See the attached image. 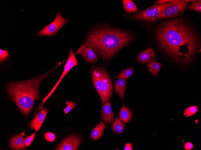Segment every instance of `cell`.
Listing matches in <instances>:
<instances>
[{
	"instance_id": "5",
	"label": "cell",
	"mask_w": 201,
	"mask_h": 150,
	"mask_svg": "<svg viewBox=\"0 0 201 150\" xmlns=\"http://www.w3.org/2000/svg\"><path fill=\"white\" fill-rule=\"evenodd\" d=\"M70 21L64 18L58 11L54 20L39 31L34 36H54L58 31Z\"/></svg>"
},
{
	"instance_id": "16",
	"label": "cell",
	"mask_w": 201,
	"mask_h": 150,
	"mask_svg": "<svg viewBox=\"0 0 201 150\" xmlns=\"http://www.w3.org/2000/svg\"><path fill=\"white\" fill-rule=\"evenodd\" d=\"M114 85L116 92L123 101L126 85L125 80L119 78L115 81Z\"/></svg>"
},
{
	"instance_id": "30",
	"label": "cell",
	"mask_w": 201,
	"mask_h": 150,
	"mask_svg": "<svg viewBox=\"0 0 201 150\" xmlns=\"http://www.w3.org/2000/svg\"><path fill=\"white\" fill-rule=\"evenodd\" d=\"M124 150H132L133 147L131 143H128L125 144Z\"/></svg>"
},
{
	"instance_id": "2",
	"label": "cell",
	"mask_w": 201,
	"mask_h": 150,
	"mask_svg": "<svg viewBox=\"0 0 201 150\" xmlns=\"http://www.w3.org/2000/svg\"><path fill=\"white\" fill-rule=\"evenodd\" d=\"M133 38L132 36L127 32L102 28L92 32L85 39V43L90 46L103 58L108 60Z\"/></svg>"
},
{
	"instance_id": "24",
	"label": "cell",
	"mask_w": 201,
	"mask_h": 150,
	"mask_svg": "<svg viewBox=\"0 0 201 150\" xmlns=\"http://www.w3.org/2000/svg\"><path fill=\"white\" fill-rule=\"evenodd\" d=\"M188 10H194L201 13V1L198 0L194 2L187 8Z\"/></svg>"
},
{
	"instance_id": "13",
	"label": "cell",
	"mask_w": 201,
	"mask_h": 150,
	"mask_svg": "<svg viewBox=\"0 0 201 150\" xmlns=\"http://www.w3.org/2000/svg\"><path fill=\"white\" fill-rule=\"evenodd\" d=\"M48 112L47 109L44 108L38 113L31 122L30 128L35 129L36 131H38L42 126Z\"/></svg>"
},
{
	"instance_id": "19",
	"label": "cell",
	"mask_w": 201,
	"mask_h": 150,
	"mask_svg": "<svg viewBox=\"0 0 201 150\" xmlns=\"http://www.w3.org/2000/svg\"><path fill=\"white\" fill-rule=\"evenodd\" d=\"M125 125L117 116L111 127V129L115 132L118 134L122 133L124 130Z\"/></svg>"
},
{
	"instance_id": "8",
	"label": "cell",
	"mask_w": 201,
	"mask_h": 150,
	"mask_svg": "<svg viewBox=\"0 0 201 150\" xmlns=\"http://www.w3.org/2000/svg\"><path fill=\"white\" fill-rule=\"evenodd\" d=\"M102 80L101 94L100 96L103 104L110 99L113 91L111 80L106 70L102 69Z\"/></svg>"
},
{
	"instance_id": "15",
	"label": "cell",
	"mask_w": 201,
	"mask_h": 150,
	"mask_svg": "<svg viewBox=\"0 0 201 150\" xmlns=\"http://www.w3.org/2000/svg\"><path fill=\"white\" fill-rule=\"evenodd\" d=\"M155 57L153 50L148 48L143 51L139 54L138 59L141 63L145 64L152 61Z\"/></svg>"
},
{
	"instance_id": "32",
	"label": "cell",
	"mask_w": 201,
	"mask_h": 150,
	"mask_svg": "<svg viewBox=\"0 0 201 150\" xmlns=\"http://www.w3.org/2000/svg\"><path fill=\"white\" fill-rule=\"evenodd\" d=\"M195 1H196V0H181V1H182V2H185V3H186L187 2H194Z\"/></svg>"
},
{
	"instance_id": "6",
	"label": "cell",
	"mask_w": 201,
	"mask_h": 150,
	"mask_svg": "<svg viewBox=\"0 0 201 150\" xmlns=\"http://www.w3.org/2000/svg\"><path fill=\"white\" fill-rule=\"evenodd\" d=\"M166 5L164 4L159 5H153L145 10L134 15L136 19L147 21H156V17L164 7Z\"/></svg>"
},
{
	"instance_id": "21",
	"label": "cell",
	"mask_w": 201,
	"mask_h": 150,
	"mask_svg": "<svg viewBox=\"0 0 201 150\" xmlns=\"http://www.w3.org/2000/svg\"><path fill=\"white\" fill-rule=\"evenodd\" d=\"M122 1L124 8L127 13L135 12L138 11V8L132 1L123 0Z\"/></svg>"
},
{
	"instance_id": "12",
	"label": "cell",
	"mask_w": 201,
	"mask_h": 150,
	"mask_svg": "<svg viewBox=\"0 0 201 150\" xmlns=\"http://www.w3.org/2000/svg\"><path fill=\"white\" fill-rule=\"evenodd\" d=\"M114 114L112 110L110 102L107 101L102 107L101 119L107 124L110 125L114 120Z\"/></svg>"
},
{
	"instance_id": "20",
	"label": "cell",
	"mask_w": 201,
	"mask_h": 150,
	"mask_svg": "<svg viewBox=\"0 0 201 150\" xmlns=\"http://www.w3.org/2000/svg\"><path fill=\"white\" fill-rule=\"evenodd\" d=\"M161 66V64L158 63L154 60L148 63L146 66L151 74L156 75L159 72Z\"/></svg>"
},
{
	"instance_id": "31",
	"label": "cell",
	"mask_w": 201,
	"mask_h": 150,
	"mask_svg": "<svg viewBox=\"0 0 201 150\" xmlns=\"http://www.w3.org/2000/svg\"><path fill=\"white\" fill-rule=\"evenodd\" d=\"M173 0H160L157 1L155 3V4H164L165 3H167L169 2H171Z\"/></svg>"
},
{
	"instance_id": "26",
	"label": "cell",
	"mask_w": 201,
	"mask_h": 150,
	"mask_svg": "<svg viewBox=\"0 0 201 150\" xmlns=\"http://www.w3.org/2000/svg\"><path fill=\"white\" fill-rule=\"evenodd\" d=\"M9 56L8 52L7 50L0 49V61L3 62L6 60Z\"/></svg>"
},
{
	"instance_id": "29",
	"label": "cell",
	"mask_w": 201,
	"mask_h": 150,
	"mask_svg": "<svg viewBox=\"0 0 201 150\" xmlns=\"http://www.w3.org/2000/svg\"><path fill=\"white\" fill-rule=\"evenodd\" d=\"M184 148L186 150H190L193 148V146L191 143L188 142L185 144Z\"/></svg>"
},
{
	"instance_id": "14",
	"label": "cell",
	"mask_w": 201,
	"mask_h": 150,
	"mask_svg": "<svg viewBox=\"0 0 201 150\" xmlns=\"http://www.w3.org/2000/svg\"><path fill=\"white\" fill-rule=\"evenodd\" d=\"M92 77L95 88L100 95L102 80V69L94 68L92 71Z\"/></svg>"
},
{
	"instance_id": "22",
	"label": "cell",
	"mask_w": 201,
	"mask_h": 150,
	"mask_svg": "<svg viewBox=\"0 0 201 150\" xmlns=\"http://www.w3.org/2000/svg\"><path fill=\"white\" fill-rule=\"evenodd\" d=\"M133 72V68L131 67L129 68L122 71L115 78L124 79H126L132 75Z\"/></svg>"
},
{
	"instance_id": "7",
	"label": "cell",
	"mask_w": 201,
	"mask_h": 150,
	"mask_svg": "<svg viewBox=\"0 0 201 150\" xmlns=\"http://www.w3.org/2000/svg\"><path fill=\"white\" fill-rule=\"evenodd\" d=\"M78 65V63L72 49L70 48L69 54L67 61L64 66L63 72L58 81L48 95L43 100L42 104L38 110L42 109V106L48 98L51 95L66 75L73 67Z\"/></svg>"
},
{
	"instance_id": "17",
	"label": "cell",
	"mask_w": 201,
	"mask_h": 150,
	"mask_svg": "<svg viewBox=\"0 0 201 150\" xmlns=\"http://www.w3.org/2000/svg\"><path fill=\"white\" fill-rule=\"evenodd\" d=\"M119 117L120 120L126 124L131 120L132 117V113L129 109L123 105L120 110Z\"/></svg>"
},
{
	"instance_id": "3",
	"label": "cell",
	"mask_w": 201,
	"mask_h": 150,
	"mask_svg": "<svg viewBox=\"0 0 201 150\" xmlns=\"http://www.w3.org/2000/svg\"><path fill=\"white\" fill-rule=\"evenodd\" d=\"M53 70L28 80L7 84L9 96L23 114L28 115L31 110L35 101L39 97L38 88L40 84Z\"/></svg>"
},
{
	"instance_id": "4",
	"label": "cell",
	"mask_w": 201,
	"mask_h": 150,
	"mask_svg": "<svg viewBox=\"0 0 201 150\" xmlns=\"http://www.w3.org/2000/svg\"><path fill=\"white\" fill-rule=\"evenodd\" d=\"M186 3L180 0H174L168 2L156 17L157 19L176 17L180 16L187 6Z\"/></svg>"
},
{
	"instance_id": "25",
	"label": "cell",
	"mask_w": 201,
	"mask_h": 150,
	"mask_svg": "<svg viewBox=\"0 0 201 150\" xmlns=\"http://www.w3.org/2000/svg\"><path fill=\"white\" fill-rule=\"evenodd\" d=\"M76 107V103L75 102L69 101L67 102V106L63 110L65 114H67Z\"/></svg>"
},
{
	"instance_id": "18",
	"label": "cell",
	"mask_w": 201,
	"mask_h": 150,
	"mask_svg": "<svg viewBox=\"0 0 201 150\" xmlns=\"http://www.w3.org/2000/svg\"><path fill=\"white\" fill-rule=\"evenodd\" d=\"M106 126L102 121L100 122L93 130L91 133V136L93 139L96 140L102 136L104 130Z\"/></svg>"
},
{
	"instance_id": "27",
	"label": "cell",
	"mask_w": 201,
	"mask_h": 150,
	"mask_svg": "<svg viewBox=\"0 0 201 150\" xmlns=\"http://www.w3.org/2000/svg\"><path fill=\"white\" fill-rule=\"evenodd\" d=\"M44 137L46 140L48 142H53L55 139L54 134L51 132H46L44 134Z\"/></svg>"
},
{
	"instance_id": "28",
	"label": "cell",
	"mask_w": 201,
	"mask_h": 150,
	"mask_svg": "<svg viewBox=\"0 0 201 150\" xmlns=\"http://www.w3.org/2000/svg\"><path fill=\"white\" fill-rule=\"evenodd\" d=\"M36 132L33 134L26 137L25 139V144L27 146L29 147L32 143L35 136Z\"/></svg>"
},
{
	"instance_id": "23",
	"label": "cell",
	"mask_w": 201,
	"mask_h": 150,
	"mask_svg": "<svg viewBox=\"0 0 201 150\" xmlns=\"http://www.w3.org/2000/svg\"><path fill=\"white\" fill-rule=\"evenodd\" d=\"M199 108L198 106H191L186 108L184 110L183 115L186 117H189L194 114Z\"/></svg>"
},
{
	"instance_id": "11",
	"label": "cell",
	"mask_w": 201,
	"mask_h": 150,
	"mask_svg": "<svg viewBox=\"0 0 201 150\" xmlns=\"http://www.w3.org/2000/svg\"><path fill=\"white\" fill-rule=\"evenodd\" d=\"M80 53L83 58L89 63H94L97 60V57L95 53L88 44L85 43Z\"/></svg>"
},
{
	"instance_id": "1",
	"label": "cell",
	"mask_w": 201,
	"mask_h": 150,
	"mask_svg": "<svg viewBox=\"0 0 201 150\" xmlns=\"http://www.w3.org/2000/svg\"><path fill=\"white\" fill-rule=\"evenodd\" d=\"M161 49L177 62H190L199 47L198 39L194 30L182 18L162 22L155 32Z\"/></svg>"
},
{
	"instance_id": "9",
	"label": "cell",
	"mask_w": 201,
	"mask_h": 150,
	"mask_svg": "<svg viewBox=\"0 0 201 150\" xmlns=\"http://www.w3.org/2000/svg\"><path fill=\"white\" fill-rule=\"evenodd\" d=\"M80 139L76 135H71L62 141L55 149L60 150H76L79 146Z\"/></svg>"
},
{
	"instance_id": "10",
	"label": "cell",
	"mask_w": 201,
	"mask_h": 150,
	"mask_svg": "<svg viewBox=\"0 0 201 150\" xmlns=\"http://www.w3.org/2000/svg\"><path fill=\"white\" fill-rule=\"evenodd\" d=\"M25 135L24 132L15 135L10 141V145L12 149L23 150L26 148L25 144Z\"/></svg>"
}]
</instances>
